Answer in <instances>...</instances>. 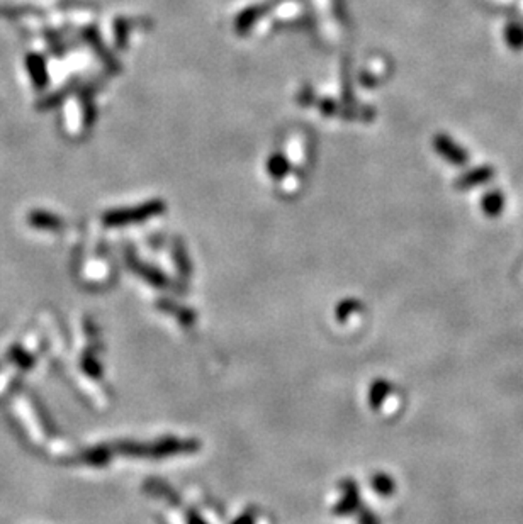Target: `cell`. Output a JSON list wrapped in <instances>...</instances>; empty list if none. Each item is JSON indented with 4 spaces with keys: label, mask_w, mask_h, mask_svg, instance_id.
<instances>
[{
    "label": "cell",
    "mask_w": 523,
    "mask_h": 524,
    "mask_svg": "<svg viewBox=\"0 0 523 524\" xmlns=\"http://www.w3.org/2000/svg\"><path fill=\"white\" fill-rule=\"evenodd\" d=\"M199 450V443L194 439H178V438H163L160 441L153 443L152 446L145 448V446H134L130 448L131 453L134 455H146L155 458H165L172 455H178V453H192Z\"/></svg>",
    "instance_id": "cell-1"
},
{
    "label": "cell",
    "mask_w": 523,
    "mask_h": 524,
    "mask_svg": "<svg viewBox=\"0 0 523 524\" xmlns=\"http://www.w3.org/2000/svg\"><path fill=\"white\" fill-rule=\"evenodd\" d=\"M165 205H163L160 200H153V202H148L141 207L131 209V211H124L121 214L114 216L111 218V222H133V221H145V219L153 218V216L162 214Z\"/></svg>",
    "instance_id": "cell-2"
},
{
    "label": "cell",
    "mask_w": 523,
    "mask_h": 524,
    "mask_svg": "<svg viewBox=\"0 0 523 524\" xmlns=\"http://www.w3.org/2000/svg\"><path fill=\"white\" fill-rule=\"evenodd\" d=\"M435 149L453 165H464L467 161V153L462 148H459V145H455L447 136L435 138Z\"/></svg>",
    "instance_id": "cell-3"
},
{
    "label": "cell",
    "mask_w": 523,
    "mask_h": 524,
    "mask_svg": "<svg viewBox=\"0 0 523 524\" xmlns=\"http://www.w3.org/2000/svg\"><path fill=\"white\" fill-rule=\"evenodd\" d=\"M343 489H345V496H343V499L335 507V514L338 516L352 514L356 509H358V489L356 483L352 480H347L343 483Z\"/></svg>",
    "instance_id": "cell-4"
},
{
    "label": "cell",
    "mask_w": 523,
    "mask_h": 524,
    "mask_svg": "<svg viewBox=\"0 0 523 524\" xmlns=\"http://www.w3.org/2000/svg\"><path fill=\"white\" fill-rule=\"evenodd\" d=\"M389 390H391V386L387 382H384V380H378V382H374V386H372L371 388V394H369V401H371L372 408L378 409L379 406L382 404L384 399L387 397Z\"/></svg>",
    "instance_id": "cell-5"
},
{
    "label": "cell",
    "mask_w": 523,
    "mask_h": 524,
    "mask_svg": "<svg viewBox=\"0 0 523 524\" xmlns=\"http://www.w3.org/2000/svg\"><path fill=\"white\" fill-rule=\"evenodd\" d=\"M489 177H491V170H489V168H481V170L478 168V170L471 171L469 175L460 178L459 187H462V189H471V187L475 185V183L486 182Z\"/></svg>",
    "instance_id": "cell-6"
},
{
    "label": "cell",
    "mask_w": 523,
    "mask_h": 524,
    "mask_svg": "<svg viewBox=\"0 0 523 524\" xmlns=\"http://www.w3.org/2000/svg\"><path fill=\"white\" fill-rule=\"evenodd\" d=\"M372 487H374L376 492L380 494V496H389V494L394 492L393 479L386 474L374 475V479H372Z\"/></svg>",
    "instance_id": "cell-7"
},
{
    "label": "cell",
    "mask_w": 523,
    "mask_h": 524,
    "mask_svg": "<svg viewBox=\"0 0 523 524\" xmlns=\"http://www.w3.org/2000/svg\"><path fill=\"white\" fill-rule=\"evenodd\" d=\"M482 209L488 212V216H498L501 209H503V197H501V193H488L484 197V202H482Z\"/></svg>",
    "instance_id": "cell-8"
},
{
    "label": "cell",
    "mask_w": 523,
    "mask_h": 524,
    "mask_svg": "<svg viewBox=\"0 0 523 524\" xmlns=\"http://www.w3.org/2000/svg\"><path fill=\"white\" fill-rule=\"evenodd\" d=\"M357 307V304L353 302V300H345V302L342 304V306L338 307V317L340 319H347V316H349V313H352L353 309Z\"/></svg>",
    "instance_id": "cell-9"
},
{
    "label": "cell",
    "mask_w": 523,
    "mask_h": 524,
    "mask_svg": "<svg viewBox=\"0 0 523 524\" xmlns=\"http://www.w3.org/2000/svg\"><path fill=\"white\" fill-rule=\"evenodd\" d=\"M358 521H360V524H380L378 516H376L372 511L360 512V516H358Z\"/></svg>",
    "instance_id": "cell-10"
},
{
    "label": "cell",
    "mask_w": 523,
    "mask_h": 524,
    "mask_svg": "<svg viewBox=\"0 0 523 524\" xmlns=\"http://www.w3.org/2000/svg\"><path fill=\"white\" fill-rule=\"evenodd\" d=\"M175 258H177V263H178V265H181L182 272H184V273H189V272H190V269H189L187 256H185L184 250H181V251L177 250V251H175Z\"/></svg>",
    "instance_id": "cell-11"
},
{
    "label": "cell",
    "mask_w": 523,
    "mask_h": 524,
    "mask_svg": "<svg viewBox=\"0 0 523 524\" xmlns=\"http://www.w3.org/2000/svg\"><path fill=\"white\" fill-rule=\"evenodd\" d=\"M233 524H255V516L252 512H245Z\"/></svg>",
    "instance_id": "cell-12"
},
{
    "label": "cell",
    "mask_w": 523,
    "mask_h": 524,
    "mask_svg": "<svg viewBox=\"0 0 523 524\" xmlns=\"http://www.w3.org/2000/svg\"><path fill=\"white\" fill-rule=\"evenodd\" d=\"M187 524H206V523H204V519L201 518L199 514H196V512H190Z\"/></svg>",
    "instance_id": "cell-13"
}]
</instances>
